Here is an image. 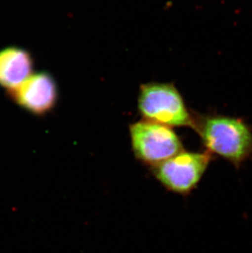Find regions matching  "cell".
Instances as JSON below:
<instances>
[{
	"mask_svg": "<svg viewBox=\"0 0 252 253\" xmlns=\"http://www.w3.org/2000/svg\"><path fill=\"white\" fill-rule=\"evenodd\" d=\"M32 60L27 52L7 48L0 52V84L13 90L31 76Z\"/></svg>",
	"mask_w": 252,
	"mask_h": 253,
	"instance_id": "6",
	"label": "cell"
},
{
	"mask_svg": "<svg viewBox=\"0 0 252 253\" xmlns=\"http://www.w3.org/2000/svg\"><path fill=\"white\" fill-rule=\"evenodd\" d=\"M207 153L228 161L236 169L252 158V130L244 120L224 115H206L194 118Z\"/></svg>",
	"mask_w": 252,
	"mask_h": 253,
	"instance_id": "1",
	"label": "cell"
},
{
	"mask_svg": "<svg viewBox=\"0 0 252 253\" xmlns=\"http://www.w3.org/2000/svg\"><path fill=\"white\" fill-rule=\"evenodd\" d=\"M138 109L149 122L169 127L193 126L194 118L173 84L151 83L141 86Z\"/></svg>",
	"mask_w": 252,
	"mask_h": 253,
	"instance_id": "2",
	"label": "cell"
},
{
	"mask_svg": "<svg viewBox=\"0 0 252 253\" xmlns=\"http://www.w3.org/2000/svg\"><path fill=\"white\" fill-rule=\"evenodd\" d=\"M131 144L136 158L152 167L183 151V145L171 127L142 121L129 127Z\"/></svg>",
	"mask_w": 252,
	"mask_h": 253,
	"instance_id": "3",
	"label": "cell"
},
{
	"mask_svg": "<svg viewBox=\"0 0 252 253\" xmlns=\"http://www.w3.org/2000/svg\"><path fill=\"white\" fill-rule=\"evenodd\" d=\"M11 91L18 104L36 114L51 110L57 101V85L46 72L31 75L19 87Z\"/></svg>",
	"mask_w": 252,
	"mask_h": 253,
	"instance_id": "5",
	"label": "cell"
},
{
	"mask_svg": "<svg viewBox=\"0 0 252 253\" xmlns=\"http://www.w3.org/2000/svg\"><path fill=\"white\" fill-rule=\"evenodd\" d=\"M209 153L182 151L168 160L152 167L161 184L176 194H188L196 189L211 161Z\"/></svg>",
	"mask_w": 252,
	"mask_h": 253,
	"instance_id": "4",
	"label": "cell"
}]
</instances>
